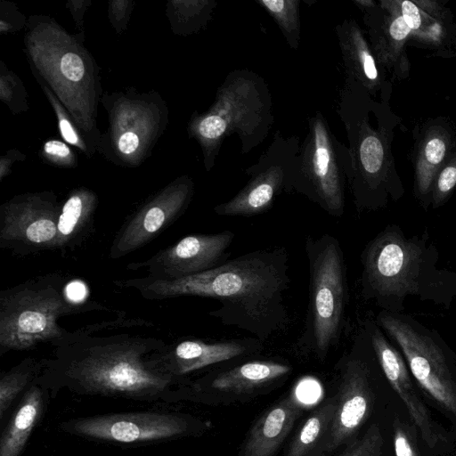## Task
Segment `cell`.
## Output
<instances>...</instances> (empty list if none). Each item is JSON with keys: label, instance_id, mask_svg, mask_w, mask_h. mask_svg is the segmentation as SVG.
<instances>
[{"label": "cell", "instance_id": "obj_12", "mask_svg": "<svg viewBox=\"0 0 456 456\" xmlns=\"http://www.w3.org/2000/svg\"><path fill=\"white\" fill-rule=\"evenodd\" d=\"M297 137L277 133L258 162L246 170L248 183L231 200L214 208L223 216H251L268 211L281 192H290L299 151Z\"/></svg>", "mask_w": 456, "mask_h": 456}, {"label": "cell", "instance_id": "obj_16", "mask_svg": "<svg viewBox=\"0 0 456 456\" xmlns=\"http://www.w3.org/2000/svg\"><path fill=\"white\" fill-rule=\"evenodd\" d=\"M291 372L275 360H253L208 373L185 387V401L209 403L217 395H246L274 385Z\"/></svg>", "mask_w": 456, "mask_h": 456}, {"label": "cell", "instance_id": "obj_13", "mask_svg": "<svg viewBox=\"0 0 456 456\" xmlns=\"http://www.w3.org/2000/svg\"><path fill=\"white\" fill-rule=\"evenodd\" d=\"M60 208L50 197L13 199L0 211V248L26 256L54 250Z\"/></svg>", "mask_w": 456, "mask_h": 456}, {"label": "cell", "instance_id": "obj_4", "mask_svg": "<svg viewBox=\"0 0 456 456\" xmlns=\"http://www.w3.org/2000/svg\"><path fill=\"white\" fill-rule=\"evenodd\" d=\"M369 93L355 81L346 77L339 92L338 113L343 121L349 147L348 185L358 211L385 208L389 199L403 194L402 183L393 167L387 136L379 126L369 123Z\"/></svg>", "mask_w": 456, "mask_h": 456}, {"label": "cell", "instance_id": "obj_27", "mask_svg": "<svg viewBox=\"0 0 456 456\" xmlns=\"http://www.w3.org/2000/svg\"><path fill=\"white\" fill-rule=\"evenodd\" d=\"M456 189V144L437 172L431 190L430 206L436 209L443 206Z\"/></svg>", "mask_w": 456, "mask_h": 456}, {"label": "cell", "instance_id": "obj_30", "mask_svg": "<svg viewBox=\"0 0 456 456\" xmlns=\"http://www.w3.org/2000/svg\"><path fill=\"white\" fill-rule=\"evenodd\" d=\"M394 445L396 456H420L411 431L398 419L394 422Z\"/></svg>", "mask_w": 456, "mask_h": 456}, {"label": "cell", "instance_id": "obj_3", "mask_svg": "<svg viewBox=\"0 0 456 456\" xmlns=\"http://www.w3.org/2000/svg\"><path fill=\"white\" fill-rule=\"evenodd\" d=\"M360 260L362 297L382 311L406 314L410 297L449 310L456 298V272L439 268L427 230L408 237L398 224H387L365 245Z\"/></svg>", "mask_w": 456, "mask_h": 456}, {"label": "cell", "instance_id": "obj_5", "mask_svg": "<svg viewBox=\"0 0 456 456\" xmlns=\"http://www.w3.org/2000/svg\"><path fill=\"white\" fill-rule=\"evenodd\" d=\"M66 284L64 276L51 273L0 292L1 356L61 338L67 331L58 322L63 316L102 308L96 302L70 299Z\"/></svg>", "mask_w": 456, "mask_h": 456}, {"label": "cell", "instance_id": "obj_15", "mask_svg": "<svg viewBox=\"0 0 456 456\" xmlns=\"http://www.w3.org/2000/svg\"><path fill=\"white\" fill-rule=\"evenodd\" d=\"M263 343L256 338L208 341L185 338L150 355L151 365L158 371L179 379L195 371L223 362L260 352Z\"/></svg>", "mask_w": 456, "mask_h": 456}, {"label": "cell", "instance_id": "obj_9", "mask_svg": "<svg viewBox=\"0 0 456 456\" xmlns=\"http://www.w3.org/2000/svg\"><path fill=\"white\" fill-rule=\"evenodd\" d=\"M201 419L184 412L148 410L71 418L58 429L88 441L119 446H142L201 436Z\"/></svg>", "mask_w": 456, "mask_h": 456}, {"label": "cell", "instance_id": "obj_7", "mask_svg": "<svg viewBox=\"0 0 456 456\" xmlns=\"http://www.w3.org/2000/svg\"><path fill=\"white\" fill-rule=\"evenodd\" d=\"M271 98L264 80L254 72H231L218 89L210 111L198 122L210 167L226 136L237 134L242 152L263 141L273 122Z\"/></svg>", "mask_w": 456, "mask_h": 456}, {"label": "cell", "instance_id": "obj_26", "mask_svg": "<svg viewBox=\"0 0 456 456\" xmlns=\"http://www.w3.org/2000/svg\"><path fill=\"white\" fill-rule=\"evenodd\" d=\"M274 19L289 46L297 50L300 37L298 0H256Z\"/></svg>", "mask_w": 456, "mask_h": 456}, {"label": "cell", "instance_id": "obj_18", "mask_svg": "<svg viewBox=\"0 0 456 456\" xmlns=\"http://www.w3.org/2000/svg\"><path fill=\"white\" fill-rule=\"evenodd\" d=\"M362 324L369 335L377 361L387 380L403 402L422 439L430 448H434L439 436L428 410L414 389L404 356L398 347L391 343L374 317L367 316Z\"/></svg>", "mask_w": 456, "mask_h": 456}, {"label": "cell", "instance_id": "obj_11", "mask_svg": "<svg viewBox=\"0 0 456 456\" xmlns=\"http://www.w3.org/2000/svg\"><path fill=\"white\" fill-rule=\"evenodd\" d=\"M353 342L338 362L337 407L322 456H331L354 443L373 409L372 373L368 359L371 344L362 324Z\"/></svg>", "mask_w": 456, "mask_h": 456}, {"label": "cell", "instance_id": "obj_19", "mask_svg": "<svg viewBox=\"0 0 456 456\" xmlns=\"http://www.w3.org/2000/svg\"><path fill=\"white\" fill-rule=\"evenodd\" d=\"M305 408L296 391L272 405L250 428L239 456H276Z\"/></svg>", "mask_w": 456, "mask_h": 456}, {"label": "cell", "instance_id": "obj_31", "mask_svg": "<svg viewBox=\"0 0 456 456\" xmlns=\"http://www.w3.org/2000/svg\"><path fill=\"white\" fill-rule=\"evenodd\" d=\"M60 69L63 77L72 82L81 80L85 75L84 62L75 53H67L61 57Z\"/></svg>", "mask_w": 456, "mask_h": 456}, {"label": "cell", "instance_id": "obj_23", "mask_svg": "<svg viewBox=\"0 0 456 456\" xmlns=\"http://www.w3.org/2000/svg\"><path fill=\"white\" fill-rule=\"evenodd\" d=\"M95 197L87 191L72 193L60 208L55 249L64 252L80 244L93 231Z\"/></svg>", "mask_w": 456, "mask_h": 456}, {"label": "cell", "instance_id": "obj_22", "mask_svg": "<svg viewBox=\"0 0 456 456\" xmlns=\"http://www.w3.org/2000/svg\"><path fill=\"white\" fill-rule=\"evenodd\" d=\"M455 144L450 129L442 123L428 126L421 134L415 159L414 194L425 209L430 206L435 177Z\"/></svg>", "mask_w": 456, "mask_h": 456}, {"label": "cell", "instance_id": "obj_20", "mask_svg": "<svg viewBox=\"0 0 456 456\" xmlns=\"http://www.w3.org/2000/svg\"><path fill=\"white\" fill-rule=\"evenodd\" d=\"M51 399L50 392L35 380L1 428L0 456H21L31 434L45 416Z\"/></svg>", "mask_w": 456, "mask_h": 456}, {"label": "cell", "instance_id": "obj_14", "mask_svg": "<svg viewBox=\"0 0 456 456\" xmlns=\"http://www.w3.org/2000/svg\"><path fill=\"white\" fill-rule=\"evenodd\" d=\"M232 231L191 234L162 249L151 258L129 264L132 271L144 270L158 279H179L212 270L225 263L234 240Z\"/></svg>", "mask_w": 456, "mask_h": 456}, {"label": "cell", "instance_id": "obj_33", "mask_svg": "<svg viewBox=\"0 0 456 456\" xmlns=\"http://www.w3.org/2000/svg\"><path fill=\"white\" fill-rule=\"evenodd\" d=\"M44 150L48 155L61 159L70 154L69 149L65 143L55 140L46 142Z\"/></svg>", "mask_w": 456, "mask_h": 456}, {"label": "cell", "instance_id": "obj_35", "mask_svg": "<svg viewBox=\"0 0 456 456\" xmlns=\"http://www.w3.org/2000/svg\"><path fill=\"white\" fill-rule=\"evenodd\" d=\"M52 456H55V455H52Z\"/></svg>", "mask_w": 456, "mask_h": 456}, {"label": "cell", "instance_id": "obj_25", "mask_svg": "<svg viewBox=\"0 0 456 456\" xmlns=\"http://www.w3.org/2000/svg\"><path fill=\"white\" fill-rule=\"evenodd\" d=\"M43 369L42 360L23 359L18 364L0 374V428L9 418L13 407Z\"/></svg>", "mask_w": 456, "mask_h": 456}, {"label": "cell", "instance_id": "obj_10", "mask_svg": "<svg viewBox=\"0 0 456 456\" xmlns=\"http://www.w3.org/2000/svg\"><path fill=\"white\" fill-rule=\"evenodd\" d=\"M349 171L347 148L331 134L324 117L316 113L299 148L291 191L305 196L330 216L340 217Z\"/></svg>", "mask_w": 456, "mask_h": 456}, {"label": "cell", "instance_id": "obj_17", "mask_svg": "<svg viewBox=\"0 0 456 456\" xmlns=\"http://www.w3.org/2000/svg\"><path fill=\"white\" fill-rule=\"evenodd\" d=\"M191 192L189 184H179L164 191L136 212L115 236L110 257L113 260L123 257L156 238L184 212Z\"/></svg>", "mask_w": 456, "mask_h": 456}, {"label": "cell", "instance_id": "obj_28", "mask_svg": "<svg viewBox=\"0 0 456 456\" xmlns=\"http://www.w3.org/2000/svg\"><path fill=\"white\" fill-rule=\"evenodd\" d=\"M384 444L378 424H372L364 435L344 448L338 456H379Z\"/></svg>", "mask_w": 456, "mask_h": 456}, {"label": "cell", "instance_id": "obj_34", "mask_svg": "<svg viewBox=\"0 0 456 456\" xmlns=\"http://www.w3.org/2000/svg\"><path fill=\"white\" fill-rule=\"evenodd\" d=\"M59 126L62 138L69 143L78 145L79 141L71 124L66 118H60Z\"/></svg>", "mask_w": 456, "mask_h": 456}, {"label": "cell", "instance_id": "obj_24", "mask_svg": "<svg viewBox=\"0 0 456 456\" xmlns=\"http://www.w3.org/2000/svg\"><path fill=\"white\" fill-rule=\"evenodd\" d=\"M336 407L335 395L315 408L291 439L285 456H322Z\"/></svg>", "mask_w": 456, "mask_h": 456}, {"label": "cell", "instance_id": "obj_21", "mask_svg": "<svg viewBox=\"0 0 456 456\" xmlns=\"http://www.w3.org/2000/svg\"><path fill=\"white\" fill-rule=\"evenodd\" d=\"M346 77L355 81L369 94L383 86L379 63L362 32L354 20H345L336 28Z\"/></svg>", "mask_w": 456, "mask_h": 456}, {"label": "cell", "instance_id": "obj_2", "mask_svg": "<svg viewBox=\"0 0 456 456\" xmlns=\"http://www.w3.org/2000/svg\"><path fill=\"white\" fill-rule=\"evenodd\" d=\"M290 281L289 253L283 247H275L245 253L191 276L158 279L147 275L116 280L113 284L132 288L148 300L183 296L216 299L220 306L209 315L264 343L289 322L285 298Z\"/></svg>", "mask_w": 456, "mask_h": 456}, {"label": "cell", "instance_id": "obj_8", "mask_svg": "<svg viewBox=\"0 0 456 456\" xmlns=\"http://www.w3.org/2000/svg\"><path fill=\"white\" fill-rule=\"evenodd\" d=\"M374 319L401 351L419 387L456 416L453 354L441 335L408 314L380 310Z\"/></svg>", "mask_w": 456, "mask_h": 456}, {"label": "cell", "instance_id": "obj_6", "mask_svg": "<svg viewBox=\"0 0 456 456\" xmlns=\"http://www.w3.org/2000/svg\"><path fill=\"white\" fill-rule=\"evenodd\" d=\"M309 270L305 325L297 342L303 352L325 361L341 338L349 302L346 265L337 238L323 233L305 243Z\"/></svg>", "mask_w": 456, "mask_h": 456}, {"label": "cell", "instance_id": "obj_29", "mask_svg": "<svg viewBox=\"0 0 456 456\" xmlns=\"http://www.w3.org/2000/svg\"><path fill=\"white\" fill-rule=\"evenodd\" d=\"M393 7L402 15L411 28L412 36L420 35L423 31L425 12L412 1H390Z\"/></svg>", "mask_w": 456, "mask_h": 456}, {"label": "cell", "instance_id": "obj_32", "mask_svg": "<svg viewBox=\"0 0 456 456\" xmlns=\"http://www.w3.org/2000/svg\"><path fill=\"white\" fill-rule=\"evenodd\" d=\"M139 143V137L136 134L126 132L118 139V149L124 154H131L138 149Z\"/></svg>", "mask_w": 456, "mask_h": 456}, {"label": "cell", "instance_id": "obj_1", "mask_svg": "<svg viewBox=\"0 0 456 456\" xmlns=\"http://www.w3.org/2000/svg\"><path fill=\"white\" fill-rule=\"evenodd\" d=\"M119 318L67 330L51 342L52 354L42 359L36 381L54 399L61 391L146 403L184 401L179 379L158 371L149 357L164 340L135 332L114 331Z\"/></svg>", "mask_w": 456, "mask_h": 456}]
</instances>
